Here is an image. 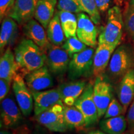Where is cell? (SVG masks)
I'll return each instance as SVG.
<instances>
[{
    "mask_svg": "<svg viewBox=\"0 0 134 134\" xmlns=\"http://www.w3.org/2000/svg\"><path fill=\"white\" fill-rule=\"evenodd\" d=\"M127 127V118L124 115L103 119L99 122L100 130L108 134H123Z\"/></svg>",
    "mask_w": 134,
    "mask_h": 134,
    "instance_id": "cell-22",
    "label": "cell"
},
{
    "mask_svg": "<svg viewBox=\"0 0 134 134\" xmlns=\"http://www.w3.org/2000/svg\"><path fill=\"white\" fill-rule=\"evenodd\" d=\"M57 6L58 11H68L77 14L83 12L78 0H58Z\"/></svg>",
    "mask_w": 134,
    "mask_h": 134,
    "instance_id": "cell-28",
    "label": "cell"
},
{
    "mask_svg": "<svg viewBox=\"0 0 134 134\" xmlns=\"http://www.w3.org/2000/svg\"><path fill=\"white\" fill-rule=\"evenodd\" d=\"M18 36V23L11 17L6 16L2 21L0 31V50L4 52L6 47L14 44Z\"/></svg>",
    "mask_w": 134,
    "mask_h": 134,
    "instance_id": "cell-19",
    "label": "cell"
},
{
    "mask_svg": "<svg viewBox=\"0 0 134 134\" xmlns=\"http://www.w3.org/2000/svg\"><path fill=\"white\" fill-rule=\"evenodd\" d=\"M23 113L12 96L6 97L1 104V125L5 129L19 126L23 120Z\"/></svg>",
    "mask_w": 134,
    "mask_h": 134,
    "instance_id": "cell-11",
    "label": "cell"
},
{
    "mask_svg": "<svg viewBox=\"0 0 134 134\" xmlns=\"http://www.w3.org/2000/svg\"><path fill=\"white\" fill-rule=\"evenodd\" d=\"M12 86V82L4 79H0V100L1 101L6 98Z\"/></svg>",
    "mask_w": 134,
    "mask_h": 134,
    "instance_id": "cell-32",
    "label": "cell"
},
{
    "mask_svg": "<svg viewBox=\"0 0 134 134\" xmlns=\"http://www.w3.org/2000/svg\"><path fill=\"white\" fill-rule=\"evenodd\" d=\"M94 53V48L88 47L85 50L75 53L72 57L67 71L70 80H80L93 75Z\"/></svg>",
    "mask_w": 134,
    "mask_h": 134,
    "instance_id": "cell-4",
    "label": "cell"
},
{
    "mask_svg": "<svg viewBox=\"0 0 134 134\" xmlns=\"http://www.w3.org/2000/svg\"><path fill=\"white\" fill-rule=\"evenodd\" d=\"M133 13H134V0H130L128 6H127L124 11V18L129 16Z\"/></svg>",
    "mask_w": 134,
    "mask_h": 134,
    "instance_id": "cell-36",
    "label": "cell"
},
{
    "mask_svg": "<svg viewBox=\"0 0 134 134\" xmlns=\"http://www.w3.org/2000/svg\"><path fill=\"white\" fill-rule=\"evenodd\" d=\"M125 1H127V0H125Z\"/></svg>",
    "mask_w": 134,
    "mask_h": 134,
    "instance_id": "cell-42",
    "label": "cell"
},
{
    "mask_svg": "<svg viewBox=\"0 0 134 134\" xmlns=\"http://www.w3.org/2000/svg\"><path fill=\"white\" fill-rule=\"evenodd\" d=\"M57 3L58 0H38L34 18L46 29L54 16Z\"/></svg>",
    "mask_w": 134,
    "mask_h": 134,
    "instance_id": "cell-21",
    "label": "cell"
},
{
    "mask_svg": "<svg viewBox=\"0 0 134 134\" xmlns=\"http://www.w3.org/2000/svg\"><path fill=\"white\" fill-rule=\"evenodd\" d=\"M126 118L129 131L134 134V100L130 105L127 112Z\"/></svg>",
    "mask_w": 134,
    "mask_h": 134,
    "instance_id": "cell-33",
    "label": "cell"
},
{
    "mask_svg": "<svg viewBox=\"0 0 134 134\" xmlns=\"http://www.w3.org/2000/svg\"><path fill=\"white\" fill-rule=\"evenodd\" d=\"M46 55V65L52 74L60 76L68 71L70 57L61 46L51 43L47 50Z\"/></svg>",
    "mask_w": 134,
    "mask_h": 134,
    "instance_id": "cell-8",
    "label": "cell"
},
{
    "mask_svg": "<svg viewBox=\"0 0 134 134\" xmlns=\"http://www.w3.org/2000/svg\"><path fill=\"white\" fill-rule=\"evenodd\" d=\"M58 13L66 38L76 36L78 19L76 15L68 11H58Z\"/></svg>",
    "mask_w": 134,
    "mask_h": 134,
    "instance_id": "cell-25",
    "label": "cell"
},
{
    "mask_svg": "<svg viewBox=\"0 0 134 134\" xmlns=\"http://www.w3.org/2000/svg\"><path fill=\"white\" fill-rule=\"evenodd\" d=\"M124 22L125 31L134 43V13L124 18Z\"/></svg>",
    "mask_w": 134,
    "mask_h": 134,
    "instance_id": "cell-30",
    "label": "cell"
},
{
    "mask_svg": "<svg viewBox=\"0 0 134 134\" xmlns=\"http://www.w3.org/2000/svg\"><path fill=\"white\" fill-rule=\"evenodd\" d=\"M133 68L134 47L130 43H124L114 52L107 68V77L109 81L117 83Z\"/></svg>",
    "mask_w": 134,
    "mask_h": 134,
    "instance_id": "cell-2",
    "label": "cell"
},
{
    "mask_svg": "<svg viewBox=\"0 0 134 134\" xmlns=\"http://www.w3.org/2000/svg\"><path fill=\"white\" fill-rule=\"evenodd\" d=\"M83 12L90 16L96 25H99L101 21L100 12L95 0H78Z\"/></svg>",
    "mask_w": 134,
    "mask_h": 134,
    "instance_id": "cell-26",
    "label": "cell"
},
{
    "mask_svg": "<svg viewBox=\"0 0 134 134\" xmlns=\"http://www.w3.org/2000/svg\"><path fill=\"white\" fill-rule=\"evenodd\" d=\"M23 76L32 93L48 90L53 86L52 73L46 65L30 72Z\"/></svg>",
    "mask_w": 134,
    "mask_h": 134,
    "instance_id": "cell-12",
    "label": "cell"
},
{
    "mask_svg": "<svg viewBox=\"0 0 134 134\" xmlns=\"http://www.w3.org/2000/svg\"><path fill=\"white\" fill-rule=\"evenodd\" d=\"M113 98V88L110 82L102 76L96 77L93 85V99L99 119L104 117Z\"/></svg>",
    "mask_w": 134,
    "mask_h": 134,
    "instance_id": "cell-9",
    "label": "cell"
},
{
    "mask_svg": "<svg viewBox=\"0 0 134 134\" xmlns=\"http://www.w3.org/2000/svg\"><path fill=\"white\" fill-rule=\"evenodd\" d=\"M125 112L126 110L125 109L124 107L122 105L119 100L115 98H113L105 111V114L104 115V119L124 115Z\"/></svg>",
    "mask_w": 134,
    "mask_h": 134,
    "instance_id": "cell-29",
    "label": "cell"
},
{
    "mask_svg": "<svg viewBox=\"0 0 134 134\" xmlns=\"http://www.w3.org/2000/svg\"><path fill=\"white\" fill-rule=\"evenodd\" d=\"M13 134H32V131L27 125H19L12 131Z\"/></svg>",
    "mask_w": 134,
    "mask_h": 134,
    "instance_id": "cell-35",
    "label": "cell"
},
{
    "mask_svg": "<svg viewBox=\"0 0 134 134\" xmlns=\"http://www.w3.org/2000/svg\"><path fill=\"white\" fill-rule=\"evenodd\" d=\"M41 23L37 20L32 19L23 25V32L27 38L31 40L41 47L45 52L51 43L48 41L47 34Z\"/></svg>",
    "mask_w": 134,
    "mask_h": 134,
    "instance_id": "cell-15",
    "label": "cell"
},
{
    "mask_svg": "<svg viewBox=\"0 0 134 134\" xmlns=\"http://www.w3.org/2000/svg\"><path fill=\"white\" fill-rule=\"evenodd\" d=\"M117 47L105 43H98L93 59V75L96 77L102 76L108 68L110 58Z\"/></svg>",
    "mask_w": 134,
    "mask_h": 134,
    "instance_id": "cell-17",
    "label": "cell"
},
{
    "mask_svg": "<svg viewBox=\"0 0 134 134\" xmlns=\"http://www.w3.org/2000/svg\"><path fill=\"white\" fill-rule=\"evenodd\" d=\"M124 29V16L118 6H113L108 11V20L98 37V43L117 47L120 44Z\"/></svg>",
    "mask_w": 134,
    "mask_h": 134,
    "instance_id": "cell-3",
    "label": "cell"
},
{
    "mask_svg": "<svg viewBox=\"0 0 134 134\" xmlns=\"http://www.w3.org/2000/svg\"><path fill=\"white\" fill-rule=\"evenodd\" d=\"M100 13H104L110 8L113 0H95Z\"/></svg>",
    "mask_w": 134,
    "mask_h": 134,
    "instance_id": "cell-34",
    "label": "cell"
},
{
    "mask_svg": "<svg viewBox=\"0 0 134 134\" xmlns=\"http://www.w3.org/2000/svg\"><path fill=\"white\" fill-rule=\"evenodd\" d=\"M18 72L19 69L14 53L13 52L11 47H8L0 58V78L13 82V78Z\"/></svg>",
    "mask_w": 134,
    "mask_h": 134,
    "instance_id": "cell-20",
    "label": "cell"
},
{
    "mask_svg": "<svg viewBox=\"0 0 134 134\" xmlns=\"http://www.w3.org/2000/svg\"><path fill=\"white\" fill-rule=\"evenodd\" d=\"M117 93L119 100L127 110L134 100V68L127 72L119 81Z\"/></svg>",
    "mask_w": 134,
    "mask_h": 134,
    "instance_id": "cell-18",
    "label": "cell"
},
{
    "mask_svg": "<svg viewBox=\"0 0 134 134\" xmlns=\"http://www.w3.org/2000/svg\"><path fill=\"white\" fill-rule=\"evenodd\" d=\"M78 26L76 35L78 38L87 46L96 48L98 44L97 40L98 31L96 24L93 23L88 15L83 12L77 15Z\"/></svg>",
    "mask_w": 134,
    "mask_h": 134,
    "instance_id": "cell-10",
    "label": "cell"
},
{
    "mask_svg": "<svg viewBox=\"0 0 134 134\" xmlns=\"http://www.w3.org/2000/svg\"><path fill=\"white\" fill-rule=\"evenodd\" d=\"M13 7V0H0V20L1 22L8 16Z\"/></svg>",
    "mask_w": 134,
    "mask_h": 134,
    "instance_id": "cell-31",
    "label": "cell"
},
{
    "mask_svg": "<svg viewBox=\"0 0 134 134\" xmlns=\"http://www.w3.org/2000/svg\"><path fill=\"white\" fill-rule=\"evenodd\" d=\"M85 134H108L106 133H105L103 131H100V130H90L87 132V133H85Z\"/></svg>",
    "mask_w": 134,
    "mask_h": 134,
    "instance_id": "cell-37",
    "label": "cell"
},
{
    "mask_svg": "<svg viewBox=\"0 0 134 134\" xmlns=\"http://www.w3.org/2000/svg\"><path fill=\"white\" fill-rule=\"evenodd\" d=\"M15 1H16V0H13V4H14Z\"/></svg>",
    "mask_w": 134,
    "mask_h": 134,
    "instance_id": "cell-41",
    "label": "cell"
},
{
    "mask_svg": "<svg viewBox=\"0 0 134 134\" xmlns=\"http://www.w3.org/2000/svg\"><path fill=\"white\" fill-rule=\"evenodd\" d=\"M32 134H43V133H42L41 132H40L37 131V130H36V131L32 132Z\"/></svg>",
    "mask_w": 134,
    "mask_h": 134,
    "instance_id": "cell-39",
    "label": "cell"
},
{
    "mask_svg": "<svg viewBox=\"0 0 134 134\" xmlns=\"http://www.w3.org/2000/svg\"><path fill=\"white\" fill-rule=\"evenodd\" d=\"M14 53L19 71L23 76L46 64V53L28 38H23L20 41Z\"/></svg>",
    "mask_w": 134,
    "mask_h": 134,
    "instance_id": "cell-1",
    "label": "cell"
},
{
    "mask_svg": "<svg viewBox=\"0 0 134 134\" xmlns=\"http://www.w3.org/2000/svg\"><path fill=\"white\" fill-rule=\"evenodd\" d=\"M123 134H133V133H132V132H130V131H127V132L125 131Z\"/></svg>",
    "mask_w": 134,
    "mask_h": 134,
    "instance_id": "cell-40",
    "label": "cell"
},
{
    "mask_svg": "<svg viewBox=\"0 0 134 134\" xmlns=\"http://www.w3.org/2000/svg\"><path fill=\"white\" fill-rule=\"evenodd\" d=\"M74 105L83 115L86 129L93 127L100 119L98 110L93 99V85L87 84L83 93L75 102Z\"/></svg>",
    "mask_w": 134,
    "mask_h": 134,
    "instance_id": "cell-6",
    "label": "cell"
},
{
    "mask_svg": "<svg viewBox=\"0 0 134 134\" xmlns=\"http://www.w3.org/2000/svg\"><path fill=\"white\" fill-rule=\"evenodd\" d=\"M0 134H13L12 132L8 131V130H1Z\"/></svg>",
    "mask_w": 134,
    "mask_h": 134,
    "instance_id": "cell-38",
    "label": "cell"
},
{
    "mask_svg": "<svg viewBox=\"0 0 134 134\" xmlns=\"http://www.w3.org/2000/svg\"><path fill=\"white\" fill-rule=\"evenodd\" d=\"M65 104H58L35 116L36 121L50 131L65 132L69 130L65 119Z\"/></svg>",
    "mask_w": 134,
    "mask_h": 134,
    "instance_id": "cell-5",
    "label": "cell"
},
{
    "mask_svg": "<svg viewBox=\"0 0 134 134\" xmlns=\"http://www.w3.org/2000/svg\"><path fill=\"white\" fill-rule=\"evenodd\" d=\"M88 83L84 80H71L60 84L58 90L65 105H73L83 93Z\"/></svg>",
    "mask_w": 134,
    "mask_h": 134,
    "instance_id": "cell-16",
    "label": "cell"
},
{
    "mask_svg": "<svg viewBox=\"0 0 134 134\" xmlns=\"http://www.w3.org/2000/svg\"><path fill=\"white\" fill-rule=\"evenodd\" d=\"M37 2L38 0H16L8 16L24 25L34 17Z\"/></svg>",
    "mask_w": 134,
    "mask_h": 134,
    "instance_id": "cell-14",
    "label": "cell"
},
{
    "mask_svg": "<svg viewBox=\"0 0 134 134\" xmlns=\"http://www.w3.org/2000/svg\"><path fill=\"white\" fill-rule=\"evenodd\" d=\"M12 88L16 103L23 115L29 116L34 110L32 93L27 85L24 76L19 72L13 78Z\"/></svg>",
    "mask_w": 134,
    "mask_h": 134,
    "instance_id": "cell-7",
    "label": "cell"
},
{
    "mask_svg": "<svg viewBox=\"0 0 134 134\" xmlns=\"http://www.w3.org/2000/svg\"><path fill=\"white\" fill-rule=\"evenodd\" d=\"M64 115L65 121L69 129L83 130L86 129L83 115L74 105H65Z\"/></svg>",
    "mask_w": 134,
    "mask_h": 134,
    "instance_id": "cell-24",
    "label": "cell"
},
{
    "mask_svg": "<svg viewBox=\"0 0 134 134\" xmlns=\"http://www.w3.org/2000/svg\"><path fill=\"white\" fill-rule=\"evenodd\" d=\"M47 34L50 42L55 46H62L66 40L58 11L55 13L53 18L48 25Z\"/></svg>",
    "mask_w": 134,
    "mask_h": 134,
    "instance_id": "cell-23",
    "label": "cell"
},
{
    "mask_svg": "<svg viewBox=\"0 0 134 134\" xmlns=\"http://www.w3.org/2000/svg\"><path fill=\"white\" fill-rule=\"evenodd\" d=\"M61 47L68 53L70 58H71L75 53L82 52L88 46L82 42L78 37L74 36L66 38L65 42Z\"/></svg>",
    "mask_w": 134,
    "mask_h": 134,
    "instance_id": "cell-27",
    "label": "cell"
},
{
    "mask_svg": "<svg viewBox=\"0 0 134 134\" xmlns=\"http://www.w3.org/2000/svg\"><path fill=\"white\" fill-rule=\"evenodd\" d=\"M32 95L35 116L39 115L55 105L63 103L58 88L32 92Z\"/></svg>",
    "mask_w": 134,
    "mask_h": 134,
    "instance_id": "cell-13",
    "label": "cell"
}]
</instances>
